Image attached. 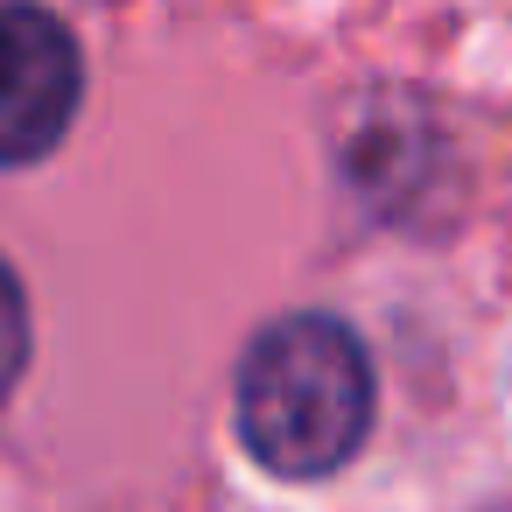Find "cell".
<instances>
[{
	"label": "cell",
	"mask_w": 512,
	"mask_h": 512,
	"mask_svg": "<svg viewBox=\"0 0 512 512\" xmlns=\"http://www.w3.org/2000/svg\"><path fill=\"white\" fill-rule=\"evenodd\" d=\"M379 379L351 323L323 309H288L253 330L232 372V421L260 470L316 484L344 470L372 435Z\"/></svg>",
	"instance_id": "cell-1"
},
{
	"label": "cell",
	"mask_w": 512,
	"mask_h": 512,
	"mask_svg": "<svg viewBox=\"0 0 512 512\" xmlns=\"http://www.w3.org/2000/svg\"><path fill=\"white\" fill-rule=\"evenodd\" d=\"M85 99L78 36L36 8V0H0V169L43 162Z\"/></svg>",
	"instance_id": "cell-2"
},
{
	"label": "cell",
	"mask_w": 512,
	"mask_h": 512,
	"mask_svg": "<svg viewBox=\"0 0 512 512\" xmlns=\"http://www.w3.org/2000/svg\"><path fill=\"white\" fill-rule=\"evenodd\" d=\"M22 365H29V302H22L15 267L0 260V407H8V393H15V379H22Z\"/></svg>",
	"instance_id": "cell-3"
}]
</instances>
